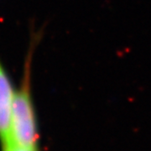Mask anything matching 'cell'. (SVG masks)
Listing matches in <instances>:
<instances>
[{
  "mask_svg": "<svg viewBox=\"0 0 151 151\" xmlns=\"http://www.w3.org/2000/svg\"><path fill=\"white\" fill-rule=\"evenodd\" d=\"M15 90L9 76L0 61V144L6 145L10 142L11 118Z\"/></svg>",
  "mask_w": 151,
  "mask_h": 151,
  "instance_id": "cell-2",
  "label": "cell"
},
{
  "mask_svg": "<svg viewBox=\"0 0 151 151\" xmlns=\"http://www.w3.org/2000/svg\"><path fill=\"white\" fill-rule=\"evenodd\" d=\"M1 148H2V151H39V150H32V149L24 148V147L15 145L13 144H9L6 145L1 146Z\"/></svg>",
  "mask_w": 151,
  "mask_h": 151,
  "instance_id": "cell-3",
  "label": "cell"
},
{
  "mask_svg": "<svg viewBox=\"0 0 151 151\" xmlns=\"http://www.w3.org/2000/svg\"><path fill=\"white\" fill-rule=\"evenodd\" d=\"M35 42L29 49L24 61L21 82L14 92L9 144L28 149L39 150L40 134L31 95V62Z\"/></svg>",
  "mask_w": 151,
  "mask_h": 151,
  "instance_id": "cell-1",
  "label": "cell"
}]
</instances>
